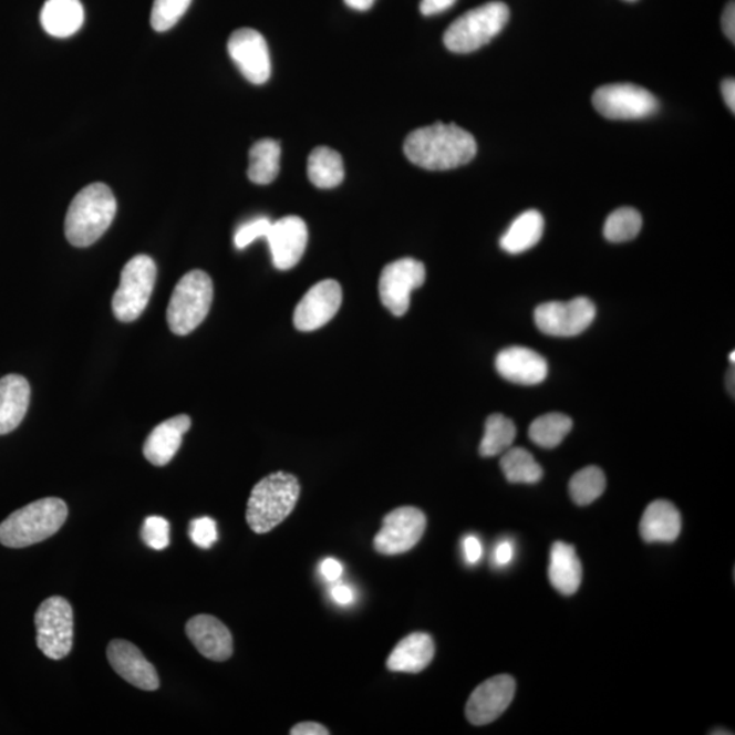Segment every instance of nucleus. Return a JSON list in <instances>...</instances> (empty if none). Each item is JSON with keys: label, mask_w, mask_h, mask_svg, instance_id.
Listing matches in <instances>:
<instances>
[{"label": "nucleus", "mask_w": 735, "mask_h": 735, "mask_svg": "<svg viewBox=\"0 0 735 735\" xmlns=\"http://www.w3.org/2000/svg\"><path fill=\"white\" fill-rule=\"evenodd\" d=\"M403 152L420 168L448 170L470 163L477 154V142L456 124L435 123L408 134Z\"/></svg>", "instance_id": "obj_1"}, {"label": "nucleus", "mask_w": 735, "mask_h": 735, "mask_svg": "<svg viewBox=\"0 0 735 735\" xmlns=\"http://www.w3.org/2000/svg\"><path fill=\"white\" fill-rule=\"evenodd\" d=\"M117 205L114 193L103 183H93L81 189L71 201L64 232L75 247L94 245L111 227Z\"/></svg>", "instance_id": "obj_2"}, {"label": "nucleus", "mask_w": 735, "mask_h": 735, "mask_svg": "<svg viewBox=\"0 0 735 735\" xmlns=\"http://www.w3.org/2000/svg\"><path fill=\"white\" fill-rule=\"evenodd\" d=\"M68 515L66 503L56 497L28 504L0 524V544L20 549L43 542L62 529Z\"/></svg>", "instance_id": "obj_3"}, {"label": "nucleus", "mask_w": 735, "mask_h": 735, "mask_svg": "<svg viewBox=\"0 0 735 735\" xmlns=\"http://www.w3.org/2000/svg\"><path fill=\"white\" fill-rule=\"evenodd\" d=\"M299 479L292 474L277 472L253 486L247 504V524L257 535L276 529L293 513L300 497Z\"/></svg>", "instance_id": "obj_4"}, {"label": "nucleus", "mask_w": 735, "mask_h": 735, "mask_svg": "<svg viewBox=\"0 0 735 735\" xmlns=\"http://www.w3.org/2000/svg\"><path fill=\"white\" fill-rule=\"evenodd\" d=\"M213 296L211 278L205 271L194 270L177 282L169 300L167 320L172 333H193L210 311Z\"/></svg>", "instance_id": "obj_5"}, {"label": "nucleus", "mask_w": 735, "mask_h": 735, "mask_svg": "<svg viewBox=\"0 0 735 735\" xmlns=\"http://www.w3.org/2000/svg\"><path fill=\"white\" fill-rule=\"evenodd\" d=\"M509 20L506 3L490 2L467 11L444 33V44L455 53H470L483 49L499 34Z\"/></svg>", "instance_id": "obj_6"}, {"label": "nucleus", "mask_w": 735, "mask_h": 735, "mask_svg": "<svg viewBox=\"0 0 735 735\" xmlns=\"http://www.w3.org/2000/svg\"><path fill=\"white\" fill-rule=\"evenodd\" d=\"M157 266L147 255H136L124 266L121 284L112 299V310L121 322L130 323L138 319L149 304Z\"/></svg>", "instance_id": "obj_7"}, {"label": "nucleus", "mask_w": 735, "mask_h": 735, "mask_svg": "<svg viewBox=\"0 0 735 735\" xmlns=\"http://www.w3.org/2000/svg\"><path fill=\"white\" fill-rule=\"evenodd\" d=\"M38 648L46 658L61 661L73 649V608L62 597H51L40 604L34 615Z\"/></svg>", "instance_id": "obj_8"}, {"label": "nucleus", "mask_w": 735, "mask_h": 735, "mask_svg": "<svg viewBox=\"0 0 735 735\" xmlns=\"http://www.w3.org/2000/svg\"><path fill=\"white\" fill-rule=\"evenodd\" d=\"M592 104L612 121H638L655 115L660 101L648 89L633 84H613L597 89Z\"/></svg>", "instance_id": "obj_9"}, {"label": "nucleus", "mask_w": 735, "mask_h": 735, "mask_svg": "<svg viewBox=\"0 0 735 735\" xmlns=\"http://www.w3.org/2000/svg\"><path fill=\"white\" fill-rule=\"evenodd\" d=\"M597 308L586 298L550 301L538 306L535 320L541 333L551 337H577L594 322Z\"/></svg>", "instance_id": "obj_10"}, {"label": "nucleus", "mask_w": 735, "mask_h": 735, "mask_svg": "<svg viewBox=\"0 0 735 735\" xmlns=\"http://www.w3.org/2000/svg\"><path fill=\"white\" fill-rule=\"evenodd\" d=\"M425 266L413 258H403L385 266L379 280L383 306L395 317H403L411 307L413 290L423 287Z\"/></svg>", "instance_id": "obj_11"}, {"label": "nucleus", "mask_w": 735, "mask_h": 735, "mask_svg": "<svg viewBox=\"0 0 735 735\" xmlns=\"http://www.w3.org/2000/svg\"><path fill=\"white\" fill-rule=\"evenodd\" d=\"M426 517L416 507H401L385 515L373 548L384 556H398L412 550L423 538Z\"/></svg>", "instance_id": "obj_12"}, {"label": "nucleus", "mask_w": 735, "mask_h": 735, "mask_svg": "<svg viewBox=\"0 0 735 735\" xmlns=\"http://www.w3.org/2000/svg\"><path fill=\"white\" fill-rule=\"evenodd\" d=\"M228 52L236 66L251 84L262 85L271 75L268 43L251 28L237 29L228 41Z\"/></svg>", "instance_id": "obj_13"}, {"label": "nucleus", "mask_w": 735, "mask_h": 735, "mask_svg": "<svg viewBox=\"0 0 735 735\" xmlns=\"http://www.w3.org/2000/svg\"><path fill=\"white\" fill-rule=\"evenodd\" d=\"M517 684L511 675H495L478 685L466 704L467 721L474 726L495 722L513 703Z\"/></svg>", "instance_id": "obj_14"}, {"label": "nucleus", "mask_w": 735, "mask_h": 735, "mask_svg": "<svg viewBox=\"0 0 735 735\" xmlns=\"http://www.w3.org/2000/svg\"><path fill=\"white\" fill-rule=\"evenodd\" d=\"M342 304V288L334 280L320 281L308 290L296 307L293 322L300 331H315L337 315Z\"/></svg>", "instance_id": "obj_15"}, {"label": "nucleus", "mask_w": 735, "mask_h": 735, "mask_svg": "<svg viewBox=\"0 0 735 735\" xmlns=\"http://www.w3.org/2000/svg\"><path fill=\"white\" fill-rule=\"evenodd\" d=\"M272 263L278 270L293 269L306 252L308 229L304 219L288 216L271 224L268 237Z\"/></svg>", "instance_id": "obj_16"}, {"label": "nucleus", "mask_w": 735, "mask_h": 735, "mask_svg": "<svg viewBox=\"0 0 735 735\" xmlns=\"http://www.w3.org/2000/svg\"><path fill=\"white\" fill-rule=\"evenodd\" d=\"M112 669L127 683L142 691H156L159 686L157 670L141 650L127 640H112L106 649Z\"/></svg>", "instance_id": "obj_17"}, {"label": "nucleus", "mask_w": 735, "mask_h": 735, "mask_svg": "<svg viewBox=\"0 0 735 735\" xmlns=\"http://www.w3.org/2000/svg\"><path fill=\"white\" fill-rule=\"evenodd\" d=\"M186 632L195 648L207 660L224 662L234 654L232 633L213 615H195L187 622Z\"/></svg>", "instance_id": "obj_18"}, {"label": "nucleus", "mask_w": 735, "mask_h": 735, "mask_svg": "<svg viewBox=\"0 0 735 735\" xmlns=\"http://www.w3.org/2000/svg\"><path fill=\"white\" fill-rule=\"evenodd\" d=\"M496 370L508 382L521 385H536L548 376L547 360L525 346L504 349L496 358Z\"/></svg>", "instance_id": "obj_19"}, {"label": "nucleus", "mask_w": 735, "mask_h": 735, "mask_svg": "<svg viewBox=\"0 0 735 735\" xmlns=\"http://www.w3.org/2000/svg\"><path fill=\"white\" fill-rule=\"evenodd\" d=\"M191 428V418L180 414L164 421L147 436L144 455L154 466L168 465L182 446L183 436Z\"/></svg>", "instance_id": "obj_20"}, {"label": "nucleus", "mask_w": 735, "mask_h": 735, "mask_svg": "<svg viewBox=\"0 0 735 735\" xmlns=\"http://www.w3.org/2000/svg\"><path fill=\"white\" fill-rule=\"evenodd\" d=\"M435 656V642L428 633L414 632L395 645L387 660L394 673L417 674L431 665Z\"/></svg>", "instance_id": "obj_21"}, {"label": "nucleus", "mask_w": 735, "mask_h": 735, "mask_svg": "<svg viewBox=\"0 0 735 735\" xmlns=\"http://www.w3.org/2000/svg\"><path fill=\"white\" fill-rule=\"evenodd\" d=\"M31 401V385L25 377L8 375L0 379V436L20 426Z\"/></svg>", "instance_id": "obj_22"}, {"label": "nucleus", "mask_w": 735, "mask_h": 735, "mask_svg": "<svg viewBox=\"0 0 735 735\" xmlns=\"http://www.w3.org/2000/svg\"><path fill=\"white\" fill-rule=\"evenodd\" d=\"M683 527L681 514L667 500L652 501L640 520V536L649 544H672Z\"/></svg>", "instance_id": "obj_23"}, {"label": "nucleus", "mask_w": 735, "mask_h": 735, "mask_svg": "<svg viewBox=\"0 0 735 735\" xmlns=\"http://www.w3.org/2000/svg\"><path fill=\"white\" fill-rule=\"evenodd\" d=\"M549 580L562 596H573L582 583L583 568L572 545L555 542L550 550Z\"/></svg>", "instance_id": "obj_24"}, {"label": "nucleus", "mask_w": 735, "mask_h": 735, "mask_svg": "<svg viewBox=\"0 0 735 735\" xmlns=\"http://www.w3.org/2000/svg\"><path fill=\"white\" fill-rule=\"evenodd\" d=\"M40 21L44 31L53 38H70L84 25V6L80 0H46Z\"/></svg>", "instance_id": "obj_25"}, {"label": "nucleus", "mask_w": 735, "mask_h": 735, "mask_svg": "<svg viewBox=\"0 0 735 735\" xmlns=\"http://www.w3.org/2000/svg\"><path fill=\"white\" fill-rule=\"evenodd\" d=\"M544 228L541 213L537 210L521 213L503 235L500 246L504 251L511 255L529 251L541 240Z\"/></svg>", "instance_id": "obj_26"}, {"label": "nucleus", "mask_w": 735, "mask_h": 735, "mask_svg": "<svg viewBox=\"0 0 735 735\" xmlns=\"http://www.w3.org/2000/svg\"><path fill=\"white\" fill-rule=\"evenodd\" d=\"M308 177L318 188L329 189L340 186L345 177L341 154L328 146L313 149L308 158Z\"/></svg>", "instance_id": "obj_27"}, {"label": "nucleus", "mask_w": 735, "mask_h": 735, "mask_svg": "<svg viewBox=\"0 0 735 735\" xmlns=\"http://www.w3.org/2000/svg\"><path fill=\"white\" fill-rule=\"evenodd\" d=\"M281 146L275 139H260L251 147L248 177L259 186H266L280 174Z\"/></svg>", "instance_id": "obj_28"}, {"label": "nucleus", "mask_w": 735, "mask_h": 735, "mask_svg": "<svg viewBox=\"0 0 735 735\" xmlns=\"http://www.w3.org/2000/svg\"><path fill=\"white\" fill-rule=\"evenodd\" d=\"M501 470L511 484H537L541 482L544 470L531 453L525 448L511 447L503 454Z\"/></svg>", "instance_id": "obj_29"}, {"label": "nucleus", "mask_w": 735, "mask_h": 735, "mask_svg": "<svg viewBox=\"0 0 735 735\" xmlns=\"http://www.w3.org/2000/svg\"><path fill=\"white\" fill-rule=\"evenodd\" d=\"M517 437V426L514 421L496 413L486 420L485 432L482 444H479V454L484 458H494L501 455L513 447Z\"/></svg>", "instance_id": "obj_30"}, {"label": "nucleus", "mask_w": 735, "mask_h": 735, "mask_svg": "<svg viewBox=\"0 0 735 735\" xmlns=\"http://www.w3.org/2000/svg\"><path fill=\"white\" fill-rule=\"evenodd\" d=\"M572 420L562 413H548L532 421L529 429L530 441L542 448H555L572 429Z\"/></svg>", "instance_id": "obj_31"}, {"label": "nucleus", "mask_w": 735, "mask_h": 735, "mask_svg": "<svg viewBox=\"0 0 735 735\" xmlns=\"http://www.w3.org/2000/svg\"><path fill=\"white\" fill-rule=\"evenodd\" d=\"M607 489V477L600 467L587 466L569 482V495L578 506H589Z\"/></svg>", "instance_id": "obj_32"}, {"label": "nucleus", "mask_w": 735, "mask_h": 735, "mask_svg": "<svg viewBox=\"0 0 735 735\" xmlns=\"http://www.w3.org/2000/svg\"><path fill=\"white\" fill-rule=\"evenodd\" d=\"M643 219L632 207H621L612 213L604 222L603 235L612 242H625L635 239L642 230Z\"/></svg>", "instance_id": "obj_33"}, {"label": "nucleus", "mask_w": 735, "mask_h": 735, "mask_svg": "<svg viewBox=\"0 0 735 735\" xmlns=\"http://www.w3.org/2000/svg\"><path fill=\"white\" fill-rule=\"evenodd\" d=\"M193 0H154L151 22L154 31L167 32L174 28Z\"/></svg>", "instance_id": "obj_34"}, {"label": "nucleus", "mask_w": 735, "mask_h": 735, "mask_svg": "<svg viewBox=\"0 0 735 735\" xmlns=\"http://www.w3.org/2000/svg\"><path fill=\"white\" fill-rule=\"evenodd\" d=\"M141 536L147 547L163 550L169 545V521L163 517L146 518Z\"/></svg>", "instance_id": "obj_35"}, {"label": "nucleus", "mask_w": 735, "mask_h": 735, "mask_svg": "<svg viewBox=\"0 0 735 735\" xmlns=\"http://www.w3.org/2000/svg\"><path fill=\"white\" fill-rule=\"evenodd\" d=\"M271 224L272 222L269 218L259 217L252 219L250 222L241 225V227L237 229L235 234L236 248H239V250H245L246 247L250 246L255 240L260 239V237H265L266 239L271 228Z\"/></svg>", "instance_id": "obj_36"}, {"label": "nucleus", "mask_w": 735, "mask_h": 735, "mask_svg": "<svg viewBox=\"0 0 735 735\" xmlns=\"http://www.w3.org/2000/svg\"><path fill=\"white\" fill-rule=\"evenodd\" d=\"M189 538L201 549H210L217 542V524L211 518H198L189 526Z\"/></svg>", "instance_id": "obj_37"}, {"label": "nucleus", "mask_w": 735, "mask_h": 735, "mask_svg": "<svg viewBox=\"0 0 735 735\" xmlns=\"http://www.w3.org/2000/svg\"><path fill=\"white\" fill-rule=\"evenodd\" d=\"M515 557V544L511 539H503L499 544L496 545L494 550V565L499 568H506L514 561Z\"/></svg>", "instance_id": "obj_38"}, {"label": "nucleus", "mask_w": 735, "mask_h": 735, "mask_svg": "<svg viewBox=\"0 0 735 735\" xmlns=\"http://www.w3.org/2000/svg\"><path fill=\"white\" fill-rule=\"evenodd\" d=\"M462 548H464L465 560L468 566L478 565L479 560L483 559V544L479 541V538L476 536H467L462 542Z\"/></svg>", "instance_id": "obj_39"}, {"label": "nucleus", "mask_w": 735, "mask_h": 735, "mask_svg": "<svg viewBox=\"0 0 735 735\" xmlns=\"http://www.w3.org/2000/svg\"><path fill=\"white\" fill-rule=\"evenodd\" d=\"M456 0H421L420 10L424 15H436L452 9Z\"/></svg>", "instance_id": "obj_40"}, {"label": "nucleus", "mask_w": 735, "mask_h": 735, "mask_svg": "<svg viewBox=\"0 0 735 735\" xmlns=\"http://www.w3.org/2000/svg\"><path fill=\"white\" fill-rule=\"evenodd\" d=\"M722 28L723 32H725L726 38L732 41V43H735V6L732 0L731 3L726 6L725 11H723L722 15Z\"/></svg>", "instance_id": "obj_41"}, {"label": "nucleus", "mask_w": 735, "mask_h": 735, "mask_svg": "<svg viewBox=\"0 0 735 735\" xmlns=\"http://www.w3.org/2000/svg\"><path fill=\"white\" fill-rule=\"evenodd\" d=\"M292 735H329L330 732L323 725L317 722H302L299 725H296L292 731Z\"/></svg>", "instance_id": "obj_42"}, {"label": "nucleus", "mask_w": 735, "mask_h": 735, "mask_svg": "<svg viewBox=\"0 0 735 735\" xmlns=\"http://www.w3.org/2000/svg\"><path fill=\"white\" fill-rule=\"evenodd\" d=\"M320 572H322L323 577L330 582H335V580L340 579L343 573V567L340 561L335 559H325L322 562V566H320Z\"/></svg>", "instance_id": "obj_43"}, {"label": "nucleus", "mask_w": 735, "mask_h": 735, "mask_svg": "<svg viewBox=\"0 0 735 735\" xmlns=\"http://www.w3.org/2000/svg\"><path fill=\"white\" fill-rule=\"evenodd\" d=\"M331 597H333L334 602L346 607L354 601V591L351 587L348 586H335L331 589Z\"/></svg>", "instance_id": "obj_44"}, {"label": "nucleus", "mask_w": 735, "mask_h": 735, "mask_svg": "<svg viewBox=\"0 0 735 735\" xmlns=\"http://www.w3.org/2000/svg\"><path fill=\"white\" fill-rule=\"evenodd\" d=\"M722 94L725 99L728 110L734 114L735 112V81L733 79H727L723 81L722 84Z\"/></svg>", "instance_id": "obj_45"}, {"label": "nucleus", "mask_w": 735, "mask_h": 735, "mask_svg": "<svg viewBox=\"0 0 735 735\" xmlns=\"http://www.w3.org/2000/svg\"><path fill=\"white\" fill-rule=\"evenodd\" d=\"M345 3L349 6V8L354 10L366 11L372 8L373 3H375V0H345Z\"/></svg>", "instance_id": "obj_46"}, {"label": "nucleus", "mask_w": 735, "mask_h": 735, "mask_svg": "<svg viewBox=\"0 0 735 735\" xmlns=\"http://www.w3.org/2000/svg\"><path fill=\"white\" fill-rule=\"evenodd\" d=\"M728 360H732V363H734V353H732L731 355H728Z\"/></svg>", "instance_id": "obj_47"}, {"label": "nucleus", "mask_w": 735, "mask_h": 735, "mask_svg": "<svg viewBox=\"0 0 735 735\" xmlns=\"http://www.w3.org/2000/svg\"><path fill=\"white\" fill-rule=\"evenodd\" d=\"M628 2H635V0H628Z\"/></svg>", "instance_id": "obj_48"}]
</instances>
